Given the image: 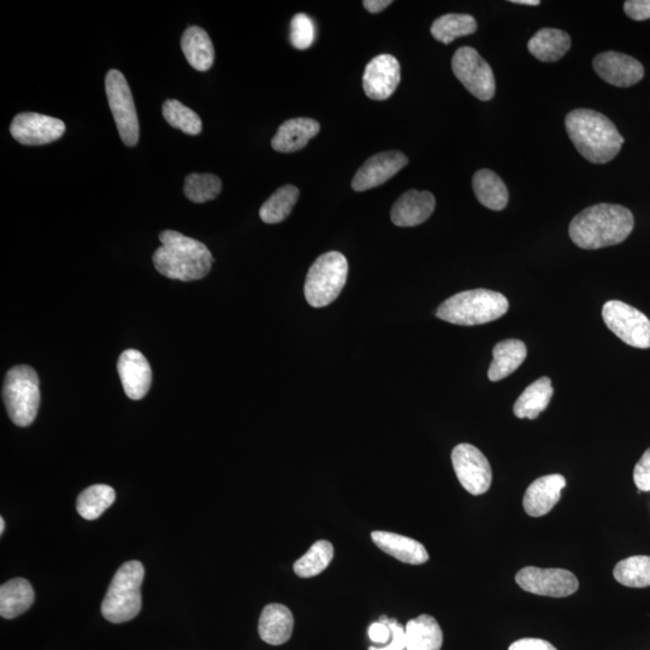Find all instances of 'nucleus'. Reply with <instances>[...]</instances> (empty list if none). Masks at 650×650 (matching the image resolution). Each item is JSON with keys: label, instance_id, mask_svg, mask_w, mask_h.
<instances>
[{"label": "nucleus", "instance_id": "30", "mask_svg": "<svg viewBox=\"0 0 650 650\" xmlns=\"http://www.w3.org/2000/svg\"><path fill=\"white\" fill-rule=\"evenodd\" d=\"M116 493L114 488L106 484H94L79 495L76 510L86 520H96L114 504Z\"/></svg>", "mask_w": 650, "mask_h": 650}, {"label": "nucleus", "instance_id": "18", "mask_svg": "<svg viewBox=\"0 0 650 650\" xmlns=\"http://www.w3.org/2000/svg\"><path fill=\"white\" fill-rule=\"evenodd\" d=\"M565 487V477L558 474L537 478L524 494V511L534 518L546 516L558 504Z\"/></svg>", "mask_w": 650, "mask_h": 650}, {"label": "nucleus", "instance_id": "38", "mask_svg": "<svg viewBox=\"0 0 650 650\" xmlns=\"http://www.w3.org/2000/svg\"><path fill=\"white\" fill-rule=\"evenodd\" d=\"M380 622L387 624L392 631V638L386 646L370 647L369 650H405L406 649V629L405 626L398 623L397 619H390L382 616Z\"/></svg>", "mask_w": 650, "mask_h": 650}, {"label": "nucleus", "instance_id": "1", "mask_svg": "<svg viewBox=\"0 0 650 650\" xmlns=\"http://www.w3.org/2000/svg\"><path fill=\"white\" fill-rule=\"evenodd\" d=\"M634 215L620 205L598 204L578 214L570 223L573 244L583 250H599L622 244L634 229Z\"/></svg>", "mask_w": 650, "mask_h": 650}, {"label": "nucleus", "instance_id": "3", "mask_svg": "<svg viewBox=\"0 0 650 650\" xmlns=\"http://www.w3.org/2000/svg\"><path fill=\"white\" fill-rule=\"evenodd\" d=\"M567 134L577 151L590 163L605 164L618 156L624 144L610 118L589 109H577L566 116Z\"/></svg>", "mask_w": 650, "mask_h": 650}, {"label": "nucleus", "instance_id": "11", "mask_svg": "<svg viewBox=\"0 0 650 650\" xmlns=\"http://www.w3.org/2000/svg\"><path fill=\"white\" fill-rule=\"evenodd\" d=\"M452 464L455 475L466 492L482 495L492 486V466L486 455L470 443H460L453 449Z\"/></svg>", "mask_w": 650, "mask_h": 650}, {"label": "nucleus", "instance_id": "31", "mask_svg": "<svg viewBox=\"0 0 650 650\" xmlns=\"http://www.w3.org/2000/svg\"><path fill=\"white\" fill-rule=\"evenodd\" d=\"M477 31L475 17L466 14H447L439 17L431 26V35L442 44H451L458 38Z\"/></svg>", "mask_w": 650, "mask_h": 650}, {"label": "nucleus", "instance_id": "13", "mask_svg": "<svg viewBox=\"0 0 650 650\" xmlns=\"http://www.w3.org/2000/svg\"><path fill=\"white\" fill-rule=\"evenodd\" d=\"M10 133L22 145L40 146L61 139L65 133V124L55 117L23 112L11 122Z\"/></svg>", "mask_w": 650, "mask_h": 650}, {"label": "nucleus", "instance_id": "20", "mask_svg": "<svg viewBox=\"0 0 650 650\" xmlns=\"http://www.w3.org/2000/svg\"><path fill=\"white\" fill-rule=\"evenodd\" d=\"M371 539L384 553L390 555L401 563L422 565L429 560V553L421 542L388 531H374Z\"/></svg>", "mask_w": 650, "mask_h": 650}, {"label": "nucleus", "instance_id": "36", "mask_svg": "<svg viewBox=\"0 0 650 650\" xmlns=\"http://www.w3.org/2000/svg\"><path fill=\"white\" fill-rule=\"evenodd\" d=\"M222 191L220 177L212 174H191L186 177L185 194L193 203L203 204L214 200Z\"/></svg>", "mask_w": 650, "mask_h": 650}, {"label": "nucleus", "instance_id": "41", "mask_svg": "<svg viewBox=\"0 0 650 650\" xmlns=\"http://www.w3.org/2000/svg\"><path fill=\"white\" fill-rule=\"evenodd\" d=\"M508 650H558L548 641L541 638H522L513 642Z\"/></svg>", "mask_w": 650, "mask_h": 650}, {"label": "nucleus", "instance_id": "21", "mask_svg": "<svg viewBox=\"0 0 650 650\" xmlns=\"http://www.w3.org/2000/svg\"><path fill=\"white\" fill-rule=\"evenodd\" d=\"M321 126L311 118H292L281 124L271 141V146L277 152L293 153L303 150L309 141L316 137Z\"/></svg>", "mask_w": 650, "mask_h": 650}, {"label": "nucleus", "instance_id": "12", "mask_svg": "<svg viewBox=\"0 0 650 650\" xmlns=\"http://www.w3.org/2000/svg\"><path fill=\"white\" fill-rule=\"evenodd\" d=\"M516 583L525 592L557 599L567 598L579 588L578 579L571 571L535 566L520 570L516 575Z\"/></svg>", "mask_w": 650, "mask_h": 650}, {"label": "nucleus", "instance_id": "8", "mask_svg": "<svg viewBox=\"0 0 650 650\" xmlns=\"http://www.w3.org/2000/svg\"><path fill=\"white\" fill-rule=\"evenodd\" d=\"M105 91L118 134L124 145L134 147L139 141V118L132 91L124 75L116 69L110 70L105 78Z\"/></svg>", "mask_w": 650, "mask_h": 650}, {"label": "nucleus", "instance_id": "33", "mask_svg": "<svg viewBox=\"0 0 650 650\" xmlns=\"http://www.w3.org/2000/svg\"><path fill=\"white\" fill-rule=\"evenodd\" d=\"M613 576L620 584L629 588L650 587V557L635 555L626 558L614 567Z\"/></svg>", "mask_w": 650, "mask_h": 650}, {"label": "nucleus", "instance_id": "17", "mask_svg": "<svg viewBox=\"0 0 650 650\" xmlns=\"http://www.w3.org/2000/svg\"><path fill=\"white\" fill-rule=\"evenodd\" d=\"M124 393L132 400H141L149 393L152 371L149 360L137 350H127L121 354L117 364Z\"/></svg>", "mask_w": 650, "mask_h": 650}, {"label": "nucleus", "instance_id": "23", "mask_svg": "<svg viewBox=\"0 0 650 650\" xmlns=\"http://www.w3.org/2000/svg\"><path fill=\"white\" fill-rule=\"evenodd\" d=\"M528 356V348L523 341L505 340L496 344L493 350V362L488 370L492 382L504 380L513 374Z\"/></svg>", "mask_w": 650, "mask_h": 650}, {"label": "nucleus", "instance_id": "15", "mask_svg": "<svg viewBox=\"0 0 650 650\" xmlns=\"http://www.w3.org/2000/svg\"><path fill=\"white\" fill-rule=\"evenodd\" d=\"M401 81V68L397 58L380 55L371 59L363 75V88L372 100H387L393 96Z\"/></svg>", "mask_w": 650, "mask_h": 650}, {"label": "nucleus", "instance_id": "7", "mask_svg": "<svg viewBox=\"0 0 650 650\" xmlns=\"http://www.w3.org/2000/svg\"><path fill=\"white\" fill-rule=\"evenodd\" d=\"M348 276V262L340 252L322 254L307 274L305 297L312 307H325L338 299Z\"/></svg>", "mask_w": 650, "mask_h": 650}, {"label": "nucleus", "instance_id": "4", "mask_svg": "<svg viewBox=\"0 0 650 650\" xmlns=\"http://www.w3.org/2000/svg\"><path fill=\"white\" fill-rule=\"evenodd\" d=\"M510 303L505 295L490 289H472L453 295L443 301L436 311V317L455 325L486 324L506 315Z\"/></svg>", "mask_w": 650, "mask_h": 650}, {"label": "nucleus", "instance_id": "5", "mask_svg": "<svg viewBox=\"0 0 650 650\" xmlns=\"http://www.w3.org/2000/svg\"><path fill=\"white\" fill-rule=\"evenodd\" d=\"M144 577V565L138 560L127 561L117 570L102 604L106 620L121 624L138 616L143 605L141 585Z\"/></svg>", "mask_w": 650, "mask_h": 650}, {"label": "nucleus", "instance_id": "42", "mask_svg": "<svg viewBox=\"0 0 650 650\" xmlns=\"http://www.w3.org/2000/svg\"><path fill=\"white\" fill-rule=\"evenodd\" d=\"M369 637L372 642L378 644H388L392 638V631L389 626L378 620V622L371 624L369 628Z\"/></svg>", "mask_w": 650, "mask_h": 650}, {"label": "nucleus", "instance_id": "9", "mask_svg": "<svg viewBox=\"0 0 650 650\" xmlns=\"http://www.w3.org/2000/svg\"><path fill=\"white\" fill-rule=\"evenodd\" d=\"M602 318L607 328L626 345L641 350L650 348V319L636 307L619 300L607 301Z\"/></svg>", "mask_w": 650, "mask_h": 650}, {"label": "nucleus", "instance_id": "14", "mask_svg": "<svg viewBox=\"0 0 650 650\" xmlns=\"http://www.w3.org/2000/svg\"><path fill=\"white\" fill-rule=\"evenodd\" d=\"M409 164V158L400 151L377 153L365 162L352 180V188L356 192L369 191L383 185L392 179L401 169Z\"/></svg>", "mask_w": 650, "mask_h": 650}, {"label": "nucleus", "instance_id": "19", "mask_svg": "<svg viewBox=\"0 0 650 650\" xmlns=\"http://www.w3.org/2000/svg\"><path fill=\"white\" fill-rule=\"evenodd\" d=\"M435 206L433 194L428 191L418 192L416 189H411L395 202L392 212H390V218L395 226L416 227L429 220Z\"/></svg>", "mask_w": 650, "mask_h": 650}, {"label": "nucleus", "instance_id": "32", "mask_svg": "<svg viewBox=\"0 0 650 650\" xmlns=\"http://www.w3.org/2000/svg\"><path fill=\"white\" fill-rule=\"evenodd\" d=\"M299 189L292 185L283 186L271 195L259 210V216L264 223L276 224L286 220L291 215L299 199Z\"/></svg>", "mask_w": 650, "mask_h": 650}, {"label": "nucleus", "instance_id": "6", "mask_svg": "<svg viewBox=\"0 0 650 650\" xmlns=\"http://www.w3.org/2000/svg\"><path fill=\"white\" fill-rule=\"evenodd\" d=\"M3 400L11 421L17 427H29L37 418L40 405L37 372L27 365L10 369L4 380Z\"/></svg>", "mask_w": 650, "mask_h": 650}, {"label": "nucleus", "instance_id": "24", "mask_svg": "<svg viewBox=\"0 0 650 650\" xmlns=\"http://www.w3.org/2000/svg\"><path fill=\"white\" fill-rule=\"evenodd\" d=\"M181 49L198 72H208L215 62V49L209 34L200 27H189L181 38Z\"/></svg>", "mask_w": 650, "mask_h": 650}, {"label": "nucleus", "instance_id": "26", "mask_svg": "<svg viewBox=\"0 0 650 650\" xmlns=\"http://www.w3.org/2000/svg\"><path fill=\"white\" fill-rule=\"evenodd\" d=\"M570 47V35L555 28L541 29L528 43L531 55L546 63L559 61L569 52Z\"/></svg>", "mask_w": 650, "mask_h": 650}, {"label": "nucleus", "instance_id": "16", "mask_svg": "<svg viewBox=\"0 0 650 650\" xmlns=\"http://www.w3.org/2000/svg\"><path fill=\"white\" fill-rule=\"evenodd\" d=\"M594 70L607 84L631 87L643 79V65L634 57L620 52H602L594 58Z\"/></svg>", "mask_w": 650, "mask_h": 650}, {"label": "nucleus", "instance_id": "22", "mask_svg": "<svg viewBox=\"0 0 650 650\" xmlns=\"http://www.w3.org/2000/svg\"><path fill=\"white\" fill-rule=\"evenodd\" d=\"M294 629V618L288 607L270 604L260 614L258 631L265 643L281 646L289 641Z\"/></svg>", "mask_w": 650, "mask_h": 650}, {"label": "nucleus", "instance_id": "37", "mask_svg": "<svg viewBox=\"0 0 650 650\" xmlns=\"http://www.w3.org/2000/svg\"><path fill=\"white\" fill-rule=\"evenodd\" d=\"M316 38L315 23L306 14H297L291 22V43L298 50L311 47Z\"/></svg>", "mask_w": 650, "mask_h": 650}, {"label": "nucleus", "instance_id": "35", "mask_svg": "<svg viewBox=\"0 0 650 650\" xmlns=\"http://www.w3.org/2000/svg\"><path fill=\"white\" fill-rule=\"evenodd\" d=\"M163 116L171 127L182 130L188 135L202 133L203 123L200 117L179 100L169 99L163 104Z\"/></svg>", "mask_w": 650, "mask_h": 650}, {"label": "nucleus", "instance_id": "40", "mask_svg": "<svg viewBox=\"0 0 650 650\" xmlns=\"http://www.w3.org/2000/svg\"><path fill=\"white\" fill-rule=\"evenodd\" d=\"M626 15L635 21L650 19V0H628L624 4Z\"/></svg>", "mask_w": 650, "mask_h": 650}, {"label": "nucleus", "instance_id": "10", "mask_svg": "<svg viewBox=\"0 0 650 650\" xmlns=\"http://www.w3.org/2000/svg\"><path fill=\"white\" fill-rule=\"evenodd\" d=\"M452 69L466 90L477 99L487 102L495 94V78L492 68L480 53L472 47H460L454 53Z\"/></svg>", "mask_w": 650, "mask_h": 650}, {"label": "nucleus", "instance_id": "39", "mask_svg": "<svg viewBox=\"0 0 650 650\" xmlns=\"http://www.w3.org/2000/svg\"><path fill=\"white\" fill-rule=\"evenodd\" d=\"M634 482L641 492H650V448L643 453L634 469Z\"/></svg>", "mask_w": 650, "mask_h": 650}, {"label": "nucleus", "instance_id": "44", "mask_svg": "<svg viewBox=\"0 0 650 650\" xmlns=\"http://www.w3.org/2000/svg\"><path fill=\"white\" fill-rule=\"evenodd\" d=\"M512 3L519 5H529V7H537L540 5V0H512Z\"/></svg>", "mask_w": 650, "mask_h": 650}, {"label": "nucleus", "instance_id": "29", "mask_svg": "<svg viewBox=\"0 0 650 650\" xmlns=\"http://www.w3.org/2000/svg\"><path fill=\"white\" fill-rule=\"evenodd\" d=\"M478 202L493 211L504 210L508 204L505 182L492 170H478L472 180Z\"/></svg>", "mask_w": 650, "mask_h": 650}, {"label": "nucleus", "instance_id": "28", "mask_svg": "<svg viewBox=\"0 0 650 650\" xmlns=\"http://www.w3.org/2000/svg\"><path fill=\"white\" fill-rule=\"evenodd\" d=\"M406 650H441L443 632L434 617L422 614L405 626Z\"/></svg>", "mask_w": 650, "mask_h": 650}, {"label": "nucleus", "instance_id": "43", "mask_svg": "<svg viewBox=\"0 0 650 650\" xmlns=\"http://www.w3.org/2000/svg\"><path fill=\"white\" fill-rule=\"evenodd\" d=\"M392 3L393 2H390V0H365L363 5L369 13L378 14L381 13L382 10L388 8Z\"/></svg>", "mask_w": 650, "mask_h": 650}, {"label": "nucleus", "instance_id": "2", "mask_svg": "<svg viewBox=\"0 0 650 650\" xmlns=\"http://www.w3.org/2000/svg\"><path fill=\"white\" fill-rule=\"evenodd\" d=\"M162 246L153 254L159 274L183 282L202 280L210 273L214 257L203 242L188 238L175 230L159 235Z\"/></svg>", "mask_w": 650, "mask_h": 650}, {"label": "nucleus", "instance_id": "27", "mask_svg": "<svg viewBox=\"0 0 650 650\" xmlns=\"http://www.w3.org/2000/svg\"><path fill=\"white\" fill-rule=\"evenodd\" d=\"M34 602L32 584L25 578H14L0 588V616L14 619L27 612Z\"/></svg>", "mask_w": 650, "mask_h": 650}, {"label": "nucleus", "instance_id": "25", "mask_svg": "<svg viewBox=\"0 0 650 650\" xmlns=\"http://www.w3.org/2000/svg\"><path fill=\"white\" fill-rule=\"evenodd\" d=\"M554 389L549 377H541L524 390L513 406L514 416L519 419L534 421L547 409L553 397Z\"/></svg>", "mask_w": 650, "mask_h": 650}, {"label": "nucleus", "instance_id": "34", "mask_svg": "<svg viewBox=\"0 0 650 650\" xmlns=\"http://www.w3.org/2000/svg\"><path fill=\"white\" fill-rule=\"evenodd\" d=\"M334 559V547L329 541H317L309 552L295 561L294 572L300 578L316 577L327 570Z\"/></svg>", "mask_w": 650, "mask_h": 650}, {"label": "nucleus", "instance_id": "45", "mask_svg": "<svg viewBox=\"0 0 650 650\" xmlns=\"http://www.w3.org/2000/svg\"><path fill=\"white\" fill-rule=\"evenodd\" d=\"M5 530V520L3 517H0V534H4Z\"/></svg>", "mask_w": 650, "mask_h": 650}]
</instances>
